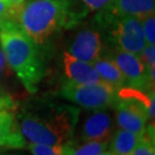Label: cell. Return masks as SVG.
Here are the masks:
<instances>
[{
	"label": "cell",
	"instance_id": "9c48e42d",
	"mask_svg": "<svg viewBox=\"0 0 155 155\" xmlns=\"http://www.w3.org/2000/svg\"><path fill=\"white\" fill-rule=\"evenodd\" d=\"M108 109L93 110L86 118L82 126L81 139L88 141H106L109 142L114 133L115 123Z\"/></svg>",
	"mask_w": 155,
	"mask_h": 155
},
{
	"label": "cell",
	"instance_id": "7402d4cb",
	"mask_svg": "<svg viewBox=\"0 0 155 155\" xmlns=\"http://www.w3.org/2000/svg\"><path fill=\"white\" fill-rule=\"evenodd\" d=\"M0 17L10 19V8L8 7L4 0H0Z\"/></svg>",
	"mask_w": 155,
	"mask_h": 155
},
{
	"label": "cell",
	"instance_id": "603a6c76",
	"mask_svg": "<svg viewBox=\"0 0 155 155\" xmlns=\"http://www.w3.org/2000/svg\"><path fill=\"white\" fill-rule=\"evenodd\" d=\"M4 1L8 5V7L10 8V19H11V13L20 7L24 3L25 0H4Z\"/></svg>",
	"mask_w": 155,
	"mask_h": 155
},
{
	"label": "cell",
	"instance_id": "ac0fdd59",
	"mask_svg": "<svg viewBox=\"0 0 155 155\" xmlns=\"http://www.w3.org/2000/svg\"><path fill=\"white\" fill-rule=\"evenodd\" d=\"M145 41L148 45H155V15L150 14L141 19Z\"/></svg>",
	"mask_w": 155,
	"mask_h": 155
},
{
	"label": "cell",
	"instance_id": "ffe728a7",
	"mask_svg": "<svg viewBox=\"0 0 155 155\" xmlns=\"http://www.w3.org/2000/svg\"><path fill=\"white\" fill-rule=\"evenodd\" d=\"M90 10H103L111 0H82Z\"/></svg>",
	"mask_w": 155,
	"mask_h": 155
},
{
	"label": "cell",
	"instance_id": "4fadbf2b",
	"mask_svg": "<svg viewBox=\"0 0 155 155\" xmlns=\"http://www.w3.org/2000/svg\"><path fill=\"white\" fill-rule=\"evenodd\" d=\"M143 133L119 129L116 130L110 139V151L113 155H129L135 146L143 138Z\"/></svg>",
	"mask_w": 155,
	"mask_h": 155
},
{
	"label": "cell",
	"instance_id": "cb8c5ba5",
	"mask_svg": "<svg viewBox=\"0 0 155 155\" xmlns=\"http://www.w3.org/2000/svg\"><path fill=\"white\" fill-rule=\"evenodd\" d=\"M97 155H113V154L111 153V151H106V150H104V151H102V152L98 153Z\"/></svg>",
	"mask_w": 155,
	"mask_h": 155
},
{
	"label": "cell",
	"instance_id": "7a4b0ae2",
	"mask_svg": "<svg viewBox=\"0 0 155 155\" xmlns=\"http://www.w3.org/2000/svg\"><path fill=\"white\" fill-rule=\"evenodd\" d=\"M0 46L9 68L29 93H35L45 71L38 45L15 21L4 19L0 23Z\"/></svg>",
	"mask_w": 155,
	"mask_h": 155
},
{
	"label": "cell",
	"instance_id": "8fae6325",
	"mask_svg": "<svg viewBox=\"0 0 155 155\" xmlns=\"http://www.w3.org/2000/svg\"><path fill=\"white\" fill-rule=\"evenodd\" d=\"M104 12L113 17L133 16L143 19L154 14L155 0H111Z\"/></svg>",
	"mask_w": 155,
	"mask_h": 155
},
{
	"label": "cell",
	"instance_id": "277c9868",
	"mask_svg": "<svg viewBox=\"0 0 155 155\" xmlns=\"http://www.w3.org/2000/svg\"><path fill=\"white\" fill-rule=\"evenodd\" d=\"M60 94L62 98L88 110L113 108L119 99L118 89L106 82L77 84L67 80L62 83Z\"/></svg>",
	"mask_w": 155,
	"mask_h": 155
},
{
	"label": "cell",
	"instance_id": "5bb4252c",
	"mask_svg": "<svg viewBox=\"0 0 155 155\" xmlns=\"http://www.w3.org/2000/svg\"><path fill=\"white\" fill-rule=\"evenodd\" d=\"M93 66L97 71L99 76L106 83L119 90L120 88L126 86L125 78L120 69L109 57H99L93 63Z\"/></svg>",
	"mask_w": 155,
	"mask_h": 155
},
{
	"label": "cell",
	"instance_id": "7c38bea8",
	"mask_svg": "<svg viewBox=\"0 0 155 155\" xmlns=\"http://www.w3.org/2000/svg\"><path fill=\"white\" fill-rule=\"evenodd\" d=\"M27 142L19 128L18 121L11 110L0 111V148L22 149Z\"/></svg>",
	"mask_w": 155,
	"mask_h": 155
},
{
	"label": "cell",
	"instance_id": "d6986e66",
	"mask_svg": "<svg viewBox=\"0 0 155 155\" xmlns=\"http://www.w3.org/2000/svg\"><path fill=\"white\" fill-rule=\"evenodd\" d=\"M15 108V102L7 92L0 89V111L13 110Z\"/></svg>",
	"mask_w": 155,
	"mask_h": 155
},
{
	"label": "cell",
	"instance_id": "3957f363",
	"mask_svg": "<svg viewBox=\"0 0 155 155\" xmlns=\"http://www.w3.org/2000/svg\"><path fill=\"white\" fill-rule=\"evenodd\" d=\"M80 109L72 105L48 104L29 109L19 118V128L28 143L65 144L71 142L79 122Z\"/></svg>",
	"mask_w": 155,
	"mask_h": 155
},
{
	"label": "cell",
	"instance_id": "44dd1931",
	"mask_svg": "<svg viewBox=\"0 0 155 155\" xmlns=\"http://www.w3.org/2000/svg\"><path fill=\"white\" fill-rule=\"evenodd\" d=\"M8 67L9 66H8L7 62H6V59L4 57V54H3L1 46H0V81L6 76Z\"/></svg>",
	"mask_w": 155,
	"mask_h": 155
},
{
	"label": "cell",
	"instance_id": "5b68a950",
	"mask_svg": "<svg viewBox=\"0 0 155 155\" xmlns=\"http://www.w3.org/2000/svg\"><path fill=\"white\" fill-rule=\"evenodd\" d=\"M98 23L110 27L111 40L117 48L138 55L146 45L141 19L133 16L113 17L102 12L98 16Z\"/></svg>",
	"mask_w": 155,
	"mask_h": 155
},
{
	"label": "cell",
	"instance_id": "d4e9b609",
	"mask_svg": "<svg viewBox=\"0 0 155 155\" xmlns=\"http://www.w3.org/2000/svg\"><path fill=\"white\" fill-rule=\"evenodd\" d=\"M3 20H4V18H1V17H0V23H1Z\"/></svg>",
	"mask_w": 155,
	"mask_h": 155
},
{
	"label": "cell",
	"instance_id": "9a60e30c",
	"mask_svg": "<svg viewBox=\"0 0 155 155\" xmlns=\"http://www.w3.org/2000/svg\"><path fill=\"white\" fill-rule=\"evenodd\" d=\"M28 149L31 151L32 155H72L75 150L74 144L71 142L65 144H38L28 143Z\"/></svg>",
	"mask_w": 155,
	"mask_h": 155
},
{
	"label": "cell",
	"instance_id": "30bf717a",
	"mask_svg": "<svg viewBox=\"0 0 155 155\" xmlns=\"http://www.w3.org/2000/svg\"><path fill=\"white\" fill-rule=\"evenodd\" d=\"M64 70L68 80L77 84H96L104 82L99 76L93 64L74 57L65 51L62 56Z\"/></svg>",
	"mask_w": 155,
	"mask_h": 155
},
{
	"label": "cell",
	"instance_id": "6da1fadb",
	"mask_svg": "<svg viewBox=\"0 0 155 155\" xmlns=\"http://www.w3.org/2000/svg\"><path fill=\"white\" fill-rule=\"evenodd\" d=\"M80 13L74 0H28L11 13V20L20 26L32 41L44 45L62 28L78 22Z\"/></svg>",
	"mask_w": 155,
	"mask_h": 155
},
{
	"label": "cell",
	"instance_id": "8992f818",
	"mask_svg": "<svg viewBox=\"0 0 155 155\" xmlns=\"http://www.w3.org/2000/svg\"><path fill=\"white\" fill-rule=\"evenodd\" d=\"M106 57L112 59L120 69L126 81V86L154 91V87L151 86L148 79L146 68L138 55L115 47L108 52Z\"/></svg>",
	"mask_w": 155,
	"mask_h": 155
},
{
	"label": "cell",
	"instance_id": "e0dca14e",
	"mask_svg": "<svg viewBox=\"0 0 155 155\" xmlns=\"http://www.w3.org/2000/svg\"><path fill=\"white\" fill-rule=\"evenodd\" d=\"M109 142L106 141H88L78 149L72 151V155H97L106 150Z\"/></svg>",
	"mask_w": 155,
	"mask_h": 155
},
{
	"label": "cell",
	"instance_id": "ba28073f",
	"mask_svg": "<svg viewBox=\"0 0 155 155\" xmlns=\"http://www.w3.org/2000/svg\"><path fill=\"white\" fill-rule=\"evenodd\" d=\"M67 52L80 60L93 64L101 57V34L95 29H84L74 37Z\"/></svg>",
	"mask_w": 155,
	"mask_h": 155
},
{
	"label": "cell",
	"instance_id": "52a82bcc",
	"mask_svg": "<svg viewBox=\"0 0 155 155\" xmlns=\"http://www.w3.org/2000/svg\"><path fill=\"white\" fill-rule=\"evenodd\" d=\"M115 122L120 129L143 133L149 121L146 107L136 100L119 98L114 105Z\"/></svg>",
	"mask_w": 155,
	"mask_h": 155
},
{
	"label": "cell",
	"instance_id": "2e32d148",
	"mask_svg": "<svg viewBox=\"0 0 155 155\" xmlns=\"http://www.w3.org/2000/svg\"><path fill=\"white\" fill-rule=\"evenodd\" d=\"M154 140V124L151 123L146 127L143 138L129 155H155Z\"/></svg>",
	"mask_w": 155,
	"mask_h": 155
}]
</instances>
